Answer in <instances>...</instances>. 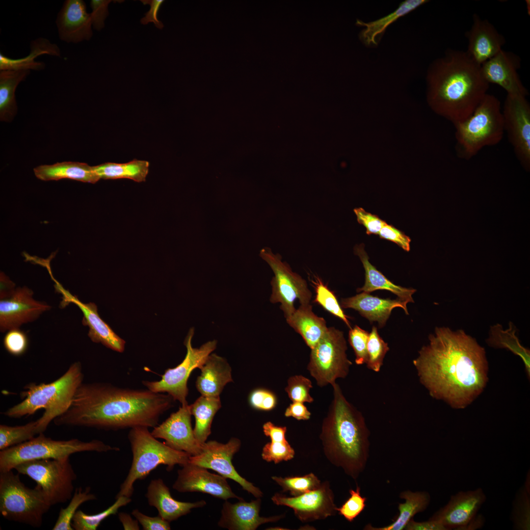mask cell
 Wrapping results in <instances>:
<instances>
[{"label": "cell", "mask_w": 530, "mask_h": 530, "mask_svg": "<svg viewBox=\"0 0 530 530\" xmlns=\"http://www.w3.org/2000/svg\"><path fill=\"white\" fill-rule=\"evenodd\" d=\"M413 363L420 382L433 398L463 408L487 381L484 349L462 330L436 327Z\"/></svg>", "instance_id": "cell-1"}, {"label": "cell", "mask_w": 530, "mask_h": 530, "mask_svg": "<svg viewBox=\"0 0 530 530\" xmlns=\"http://www.w3.org/2000/svg\"><path fill=\"white\" fill-rule=\"evenodd\" d=\"M175 401L168 394L149 389L123 388L110 383H83L68 409L53 421L58 426L118 430L154 427Z\"/></svg>", "instance_id": "cell-2"}, {"label": "cell", "mask_w": 530, "mask_h": 530, "mask_svg": "<svg viewBox=\"0 0 530 530\" xmlns=\"http://www.w3.org/2000/svg\"><path fill=\"white\" fill-rule=\"evenodd\" d=\"M427 102L453 125L468 118L487 94L481 66L466 52L450 50L435 61L427 75Z\"/></svg>", "instance_id": "cell-3"}, {"label": "cell", "mask_w": 530, "mask_h": 530, "mask_svg": "<svg viewBox=\"0 0 530 530\" xmlns=\"http://www.w3.org/2000/svg\"><path fill=\"white\" fill-rule=\"evenodd\" d=\"M332 386L333 398L322 422L320 439L329 461L356 480L369 457L370 432L363 414L347 401L339 384Z\"/></svg>", "instance_id": "cell-4"}, {"label": "cell", "mask_w": 530, "mask_h": 530, "mask_svg": "<svg viewBox=\"0 0 530 530\" xmlns=\"http://www.w3.org/2000/svg\"><path fill=\"white\" fill-rule=\"evenodd\" d=\"M83 379L81 363L74 362L61 376L52 382L26 385L21 393L24 400L3 414L9 418H20L43 408L44 413L37 420L38 434L43 433L52 421L68 409Z\"/></svg>", "instance_id": "cell-5"}, {"label": "cell", "mask_w": 530, "mask_h": 530, "mask_svg": "<svg viewBox=\"0 0 530 530\" xmlns=\"http://www.w3.org/2000/svg\"><path fill=\"white\" fill-rule=\"evenodd\" d=\"M454 126L455 148L460 159H470L484 147L497 145L504 133L499 100L487 93L468 118Z\"/></svg>", "instance_id": "cell-6"}, {"label": "cell", "mask_w": 530, "mask_h": 530, "mask_svg": "<svg viewBox=\"0 0 530 530\" xmlns=\"http://www.w3.org/2000/svg\"><path fill=\"white\" fill-rule=\"evenodd\" d=\"M132 460L128 474L121 484L115 498L126 496L131 498L134 491V483L143 479L159 466L166 465L172 470L176 465L181 467L189 462L190 455L174 450L154 437L148 427L137 426L130 429L128 433Z\"/></svg>", "instance_id": "cell-7"}, {"label": "cell", "mask_w": 530, "mask_h": 530, "mask_svg": "<svg viewBox=\"0 0 530 530\" xmlns=\"http://www.w3.org/2000/svg\"><path fill=\"white\" fill-rule=\"evenodd\" d=\"M119 450V448L112 447L99 440L88 442L78 439L55 440L41 433L26 442L0 450V472L12 470L18 464L31 460L62 459L83 451L106 452Z\"/></svg>", "instance_id": "cell-8"}, {"label": "cell", "mask_w": 530, "mask_h": 530, "mask_svg": "<svg viewBox=\"0 0 530 530\" xmlns=\"http://www.w3.org/2000/svg\"><path fill=\"white\" fill-rule=\"evenodd\" d=\"M19 474L0 472V514L8 521L40 527L52 505L38 486L26 487Z\"/></svg>", "instance_id": "cell-9"}, {"label": "cell", "mask_w": 530, "mask_h": 530, "mask_svg": "<svg viewBox=\"0 0 530 530\" xmlns=\"http://www.w3.org/2000/svg\"><path fill=\"white\" fill-rule=\"evenodd\" d=\"M18 473L33 479L52 505L70 500L77 478L69 457L31 460L17 465Z\"/></svg>", "instance_id": "cell-10"}, {"label": "cell", "mask_w": 530, "mask_h": 530, "mask_svg": "<svg viewBox=\"0 0 530 530\" xmlns=\"http://www.w3.org/2000/svg\"><path fill=\"white\" fill-rule=\"evenodd\" d=\"M344 333L333 327L311 349L307 370L321 387L336 382L348 375L352 362L348 359Z\"/></svg>", "instance_id": "cell-11"}, {"label": "cell", "mask_w": 530, "mask_h": 530, "mask_svg": "<svg viewBox=\"0 0 530 530\" xmlns=\"http://www.w3.org/2000/svg\"><path fill=\"white\" fill-rule=\"evenodd\" d=\"M194 333V328H190L184 343L186 353L179 365L166 370L159 381H142L149 390L155 393H167L182 405L188 404L186 399L188 393L187 381L191 373L196 368L200 369L216 347L215 340L209 341L199 348L193 347L191 342Z\"/></svg>", "instance_id": "cell-12"}, {"label": "cell", "mask_w": 530, "mask_h": 530, "mask_svg": "<svg viewBox=\"0 0 530 530\" xmlns=\"http://www.w3.org/2000/svg\"><path fill=\"white\" fill-rule=\"evenodd\" d=\"M260 257L272 269L274 276L271 281L272 292L270 301L280 303V308L286 318L296 310L294 303L298 299L300 305L310 304L312 293L308 288L306 281L292 271L290 265L282 261L279 254H274L268 248H263Z\"/></svg>", "instance_id": "cell-13"}, {"label": "cell", "mask_w": 530, "mask_h": 530, "mask_svg": "<svg viewBox=\"0 0 530 530\" xmlns=\"http://www.w3.org/2000/svg\"><path fill=\"white\" fill-rule=\"evenodd\" d=\"M504 132L517 160L530 168V105L526 97L507 94L502 108Z\"/></svg>", "instance_id": "cell-14"}, {"label": "cell", "mask_w": 530, "mask_h": 530, "mask_svg": "<svg viewBox=\"0 0 530 530\" xmlns=\"http://www.w3.org/2000/svg\"><path fill=\"white\" fill-rule=\"evenodd\" d=\"M240 446V441L235 437L231 438L226 444L216 441L206 442L202 445V452L190 456L189 462L212 469L225 478L237 482L243 489L256 498L262 497L263 493L260 488L240 476L232 464V459Z\"/></svg>", "instance_id": "cell-15"}, {"label": "cell", "mask_w": 530, "mask_h": 530, "mask_svg": "<svg viewBox=\"0 0 530 530\" xmlns=\"http://www.w3.org/2000/svg\"><path fill=\"white\" fill-rule=\"evenodd\" d=\"M271 500L277 505L292 509L296 518L304 523L324 520L337 512L334 493L328 481L321 482L315 490L296 497L276 493Z\"/></svg>", "instance_id": "cell-16"}, {"label": "cell", "mask_w": 530, "mask_h": 530, "mask_svg": "<svg viewBox=\"0 0 530 530\" xmlns=\"http://www.w3.org/2000/svg\"><path fill=\"white\" fill-rule=\"evenodd\" d=\"M207 469L188 462L178 471L173 488L180 493H207L225 501L230 498L243 499L233 492L226 478Z\"/></svg>", "instance_id": "cell-17"}, {"label": "cell", "mask_w": 530, "mask_h": 530, "mask_svg": "<svg viewBox=\"0 0 530 530\" xmlns=\"http://www.w3.org/2000/svg\"><path fill=\"white\" fill-rule=\"evenodd\" d=\"M191 415L189 405H182L177 412L155 426L151 433L157 439H163L166 445L174 450L190 456L199 454L202 451V446L194 436Z\"/></svg>", "instance_id": "cell-18"}, {"label": "cell", "mask_w": 530, "mask_h": 530, "mask_svg": "<svg viewBox=\"0 0 530 530\" xmlns=\"http://www.w3.org/2000/svg\"><path fill=\"white\" fill-rule=\"evenodd\" d=\"M33 291L26 286L16 289L13 295L0 301V330L2 332L18 328L22 324L37 319L51 306L35 300Z\"/></svg>", "instance_id": "cell-19"}, {"label": "cell", "mask_w": 530, "mask_h": 530, "mask_svg": "<svg viewBox=\"0 0 530 530\" xmlns=\"http://www.w3.org/2000/svg\"><path fill=\"white\" fill-rule=\"evenodd\" d=\"M54 281V288L62 295L60 306L64 308L70 303L76 305L82 312L83 317L82 323L89 328L88 336L91 340L113 350L122 352L125 349V341L118 336L100 317L97 306L93 302L84 303L77 296L72 294L51 275Z\"/></svg>", "instance_id": "cell-20"}, {"label": "cell", "mask_w": 530, "mask_h": 530, "mask_svg": "<svg viewBox=\"0 0 530 530\" xmlns=\"http://www.w3.org/2000/svg\"><path fill=\"white\" fill-rule=\"evenodd\" d=\"M485 500L481 488L459 492L451 496L448 503L429 519L440 523L447 530L465 529L476 518Z\"/></svg>", "instance_id": "cell-21"}, {"label": "cell", "mask_w": 530, "mask_h": 530, "mask_svg": "<svg viewBox=\"0 0 530 530\" xmlns=\"http://www.w3.org/2000/svg\"><path fill=\"white\" fill-rule=\"evenodd\" d=\"M520 59L513 53L502 50L481 66L482 74L489 83L496 84L507 94L527 96L528 91L518 73Z\"/></svg>", "instance_id": "cell-22"}, {"label": "cell", "mask_w": 530, "mask_h": 530, "mask_svg": "<svg viewBox=\"0 0 530 530\" xmlns=\"http://www.w3.org/2000/svg\"><path fill=\"white\" fill-rule=\"evenodd\" d=\"M59 38L68 43L89 40L93 36L90 13L82 0H66L55 21Z\"/></svg>", "instance_id": "cell-23"}, {"label": "cell", "mask_w": 530, "mask_h": 530, "mask_svg": "<svg viewBox=\"0 0 530 530\" xmlns=\"http://www.w3.org/2000/svg\"><path fill=\"white\" fill-rule=\"evenodd\" d=\"M468 45L466 53L476 63L481 65L502 50L504 37L488 21L474 14L470 29L466 33Z\"/></svg>", "instance_id": "cell-24"}, {"label": "cell", "mask_w": 530, "mask_h": 530, "mask_svg": "<svg viewBox=\"0 0 530 530\" xmlns=\"http://www.w3.org/2000/svg\"><path fill=\"white\" fill-rule=\"evenodd\" d=\"M261 505L260 498L250 502L242 499L235 504L225 500L218 525L230 530H255L263 524L277 522L284 516L280 515L261 517L259 515Z\"/></svg>", "instance_id": "cell-25"}, {"label": "cell", "mask_w": 530, "mask_h": 530, "mask_svg": "<svg viewBox=\"0 0 530 530\" xmlns=\"http://www.w3.org/2000/svg\"><path fill=\"white\" fill-rule=\"evenodd\" d=\"M407 304L398 298L384 299L362 292L350 297L342 298L340 304L343 308H351L358 311L371 323L377 322L379 327L381 328L385 326L395 308H401L405 314L408 315Z\"/></svg>", "instance_id": "cell-26"}, {"label": "cell", "mask_w": 530, "mask_h": 530, "mask_svg": "<svg viewBox=\"0 0 530 530\" xmlns=\"http://www.w3.org/2000/svg\"><path fill=\"white\" fill-rule=\"evenodd\" d=\"M145 497L149 505L156 507L164 520L170 522L190 513L193 508L206 504L204 500L196 502H184L174 499L169 488L161 478L151 480Z\"/></svg>", "instance_id": "cell-27"}, {"label": "cell", "mask_w": 530, "mask_h": 530, "mask_svg": "<svg viewBox=\"0 0 530 530\" xmlns=\"http://www.w3.org/2000/svg\"><path fill=\"white\" fill-rule=\"evenodd\" d=\"M196 387L202 396L218 397L224 386L233 381L231 368L223 357L211 354L201 368Z\"/></svg>", "instance_id": "cell-28"}, {"label": "cell", "mask_w": 530, "mask_h": 530, "mask_svg": "<svg viewBox=\"0 0 530 530\" xmlns=\"http://www.w3.org/2000/svg\"><path fill=\"white\" fill-rule=\"evenodd\" d=\"M354 252L359 257L365 271V284L357 289V292L370 293L376 290H384L393 292L398 299L407 303L414 302L412 295L416 290L396 285L388 279L370 262L364 244L356 245Z\"/></svg>", "instance_id": "cell-29"}, {"label": "cell", "mask_w": 530, "mask_h": 530, "mask_svg": "<svg viewBox=\"0 0 530 530\" xmlns=\"http://www.w3.org/2000/svg\"><path fill=\"white\" fill-rule=\"evenodd\" d=\"M33 171L38 179L44 181L68 179L95 184L100 179L93 166L79 162L64 161L41 165L34 168Z\"/></svg>", "instance_id": "cell-30"}, {"label": "cell", "mask_w": 530, "mask_h": 530, "mask_svg": "<svg viewBox=\"0 0 530 530\" xmlns=\"http://www.w3.org/2000/svg\"><path fill=\"white\" fill-rule=\"evenodd\" d=\"M286 321L301 336L311 349L317 344L328 328L325 320L313 312L310 304L300 305Z\"/></svg>", "instance_id": "cell-31"}, {"label": "cell", "mask_w": 530, "mask_h": 530, "mask_svg": "<svg viewBox=\"0 0 530 530\" xmlns=\"http://www.w3.org/2000/svg\"><path fill=\"white\" fill-rule=\"evenodd\" d=\"M30 53L22 58L13 59L0 54V71L6 70H33L40 71L45 67L44 62L37 61L35 58L42 54L60 56V50L55 44L52 43L47 39L40 37L32 41L30 45Z\"/></svg>", "instance_id": "cell-32"}, {"label": "cell", "mask_w": 530, "mask_h": 530, "mask_svg": "<svg viewBox=\"0 0 530 530\" xmlns=\"http://www.w3.org/2000/svg\"><path fill=\"white\" fill-rule=\"evenodd\" d=\"M399 497L405 501L399 503V514L395 521L386 526L381 528L373 527L367 525L364 530H403L408 522L417 513L423 512L428 506L430 496L425 491L412 492L410 490L400 493Z\"/></svg>", "instance_id": "cell-33"}, {"label": "cell", "mask_w": 530, "mask_h": 530, "mask_svg": "<svg viewBox=\"0 0 530 530\" xmlns=\"http://www.w3.org/2000/svg\"><path fill=\"white\" fill-rule=\"evenodd\" d=\"M265 435L269 437L270 442L263 447L262 457L266 462L278 464L292 459L295 455L294 449L287 440L285 435L286 426H280L267 422L263 425Z\"/></svg>", "instance_id": "cell-34"}, {"label": "cell", "mask_w": 530, "mask_h": 530, "mask_svg": "<svg viewBox=\"0 0 530 530\" xmlns=\"http://www.w3.org/2000/svg\"><path fill=\"white\" fill-rule=\"evenodd\" d=\"M30 73L28 70H6L0 71V119L9 121L17 111L15 92L18 84Z\"/></svg>", "instance_id": "cell-35"}, {"label": "cell", "mask_w": 530, "mask_h": 530, "mask_svg": "<svg viewBox=\"0 0 530 530\" xmlns=\"http://www.w3.org/2000/svg\"><path fill=\"white\" fill-rule=\"evenodd\" d=\"M191 415L195 418L193 429L195 438L202 446L211 433V425L213 417L221 407L219 396H202L189 405Z\"/></svg>", "instance_id": "cell-36"}, {"label": "cell", "mask_w": 530, "mask_h": 530, "mask_svg": "<svg viewBox=\"0 0 530 530\" xmlns=\"http://www.w3.org/2000/svg\"><path fill=\"white\" fill-rule=\"evenodd\" d=\"M427 1L426 0H405L400 3L394 11L377 20L368 23L357 20L358 25L365 27L360 33L362 41L367 46L376 45V37L382 34L390 25Z\"/></svg>", "instance_id": "cell-37"}, {"label": "cell", "mask_w": 530, "mask_h": 530, "mask_svg": "<svg viewBox=\"0 0 530 530\" xmlns=\"http://www.w3.org/2000/svg\"><path fill=\"white\" fill-rule=\"evenodd\" d=\"M149 162L133 159L124 163L106 162L93 166L100 179H129L136 182H144L149 172Z\"/></svg>", "instance_id": "cell-38"}, {"label": "cell", "mask_w": 530, "mask_h": 530, "mask_svg": "<svg viewBox=\"0 0 530 530\" xmlns=\"http://www.w3.org/2000/svg\"><path fill=\"white\" fill-rule=\"evenodd\" d=\"M509 328L504 330L500 324L490 327L487 342L490 346L504 348L519 356L523 361L527 373L530 375V350L522 346L516 335V329L513 323H509Z\"/></svg>", "instance_id": "cell-39"}, {"label": "cell", "mask_w": 530, "mask_h": 530, "mask_svg": "<svg viewBox=\"0 0 530 530\" xmlns=\"http://www.w3.org/2000/svg\"><path fill=\"white\" fill-rule=\"evenodd\" d=\"M115 502L106 509L98 513L90 515L81 510H77L72 520V527L75 530H96L106 518L117 513L119 508L129 504L130 497L121 496L115 498Z\"/></svg>", "instance_id": "cell-40"}, {"label": "cell", "mask_w": 530, "mask_h": 530, "mask_svg": "<svg viewBox=\"0 0 530 530\" xmlns=\"http://www.w3.org/2000/svg\"><path fill=\"white\" fill-rule=\"evenodd\" d=\"M97 499L96 496L90 493V487L83 489L81 487L75 489L69 504L61 508L58 518L53 528V530H74L72 520L79 506L84 503Z\"/></svg>", "instance_id": "cell-41"}, {"label": "cell", "mask_w": 530, "mask_h": 530, "mask_svg": "<svg viewBox=\"0 0 530 530\" xmlns=\"http://www.w3.org/2000/svg\"><path fill=\"white\" fill-rule=\"evenodd\" d=\"M37 420L24 425L9 426L0 425V450L26 442L38 434Z\"/></svg>", "instance_id": "cell-42"}, {"label": "cell", "mask_w": 530, "mask_h": 530, "mask_svg": "<svg viewBox=\"0 0 530 530\" xmlns=\"http://www.w3.org/2000/svg\"><path fill=\"white\" fill-rule=\"evenodd\" d=\"M271 478L281 487L283 492L289 491L292 497H296L318 488L321 481L313 473L301 477H281L272 476Z\"/></svg>", "instance_id": "cell-43"}, {"label": "cell", "mask_w": 530, "mask_h": 530, "mask_svg": "<svg viewBox=\"0 0 530 530\" xmlns=\"http://www.w3.org/2000/svg\"><path fill=\"white\" fill-rule=\"evenodd\" d=\"M315 289L316 296L314 302L321 305L326 311L342 319L349 328L351 324L349 317L344 313L340 304L333 292L318 277L312 281Z\"/></svg>", "instance_id": "cell-44"}, {"label": "cell", "mask_w": 530, "mask_h": 530, "mask_svg": "<svg viewBox=\"0 0 530 530\" xmlns=\"http://www.w3.org/2000/svg\"><path fill=\"white\" fill-rule=\"evenodd\" d=\"M389 349L388 344L379 336L377 328L373 326L369 333L367 343V368L375 372H379L383 365L384 358Z\"/></svg>", "instance_id": "cell-45"}, {"label": "cell", "mask_w": 530, "mask_h": 530, "mask_svg": "<svg viewBox=\"0 0 530 530\" xmlns=\"http://www.w3.org/2000/svg\"><path fill=\"white\" fill-rule=\"evenodd\" d=\"M287 383L285 390L292 402L311 403L313 401L314 399L309 393L313 387L309 379L301 375H296L290 377Z\"/></svg>", "instance_id": "cell-46"}, {"label": "cell", "mask_w": 530, "mask_h": 530, "mask_svg": "<svg viewBox=\"0 0 530 530\" xmlns=\"http://www.w3.org/2000/svg\"><path fill=\"white\" fill-rule=\"evenodd\" d=\"M350 497L336 510L339 514L348 522H352L364 510L366 507L367 498L360 494V488L356 486V490L350 489Z\"/></svg>", "instance_id": "cell-47"}, {"label": "cell", "mask_w": 530, "mask_h": 530, "mask_svg": "<svg viewBox=\"0 0 530 530\" xmlns=\"http://www.w3.org/2000/svg\"><path fill=\"white\" fill-rule=\"evenodd\" d=\"M369 333L368 331L355 325L350 329L348 333L349 343L355 355V363L361 365L366 364L368 355L367 343Z\"/></svg>", "instance_id": "cell-48"}, {"label": "cell", "mask_w": 530, "mask_h": 530, "mask_svg": "<svg viewBox=\"0 0 530 530\" xmlns=\"http://www.w3.org/2000/svg\"><path fill=\"white\" fill-rule=\"evenodd\" d=\"M3 344L6 350L15 356L22 355L28 346V339L26 334L19 328L8 331L3 339Z\"/></svg>", "instance_id": "cell-49"}, {"label": "cell", "mask_w": 530, "mask_h": 530, "mask_svg": "<svg viewBox=\"0 0 530 530\" xmlns=\"http://www.w3.org/2000/svg\"><path fill=\"white\" fill-rule=\"evenodd\" d=\"M248 401L250 406L257 410L270 411L277 404V398L271 391L265 389H256L250 394Z\"/></svg>", "instance_id": "cell-50"}, {"label": "cell", "mask_w": 530, "mask_h": 530, "mask_svg": "<svg viewBox=\"0 0 530 530\" xmlns=\"http://www.w3.org/2000/svg\"><path fill=\"white\" fill-rule=\"evenodd\" d=\"M358 222L363 225L367 235L378 234L383 226L387 223L377 215L366 212L362 208L354 209Z\"/></svg>", "instance_id": "cell-51"}, {"label": "cell", "mask_w": 530, "mask_h": 530, "mask_svg": "<svg viewBox=\"0 0 530 530\" xmlns=\"http://www.w3.org/2000/svg\"><path fill=\"white\" fill-rule=\"evenodd\" d=\"M110 0H91L90 13L93 28L98 31L105 27V20L109 15L108 5Z\"/></svg>", "instance_id": "cell-52"}, {"label": "cell", "mask_w": 530, "mask_h": 530, "mask_svg": "<svg viewBox=\"0 0 530 530\" xmlns=\"http://www.w3.org/2000/svg\"><path fill=\"white\" fill-rule=\"evenodd\" d=\"M378 235L381 238L394 242L406 251L410 250V238L391 225L385 224Z\"/></svg>", "instance_id": "cell-53"}, {"label": "cell", "mask_w": 530, "mask_h": 530, "mask_svg": "<svg viewBox=\"0 0 530 530\" xmlns=\"http://www.w3.org/2000/svg\"><path fill=\"white\" fill-rule=\"evenodd\" d=\"M132 514L138 521L144 530H169L170 522L162 519L159 515L155 517L147 516L138 509H134Z\"/></svg>", "instance_id": "cell-54"}, {"label": "cell", "mask_w": 530, "mask_h": 530, "mask_svg": "<svg viewBox=\"0 0 530 530\" xmlns=\"http://www.w3.org/2000/svg\"><path fill=\"white\" fill-rule=\"evenodd\" d=\"M140 1L144 5H149L150 6L149 10L145 14L144 17L141 19V24L146 25L149 23H153L156 27L161 29L164 26L162 23L158 19V13L164 0H141Z\"/></svg>", "instance_id": "cell-55"}, {"label": "cell", "mask_w": 530, "mask_h": 530, "mask_svg": "<svg viewBox=\"0 0 530 530\" xmlns=\"http://www.w3.org/2000/svg\"><path fill=\"white\" fill-rule=\"evenodd\" d=\"M284 414L286 417H292L297 420H307L310 418L311 413L303 403L292 402L287 408Z\"/></svg>", "instance_id": "cell-56"}, {"label": "cell", "mask_w": 530, "mask_h": 530, "mask_svg": "<svg viewBox=\"0 0 530 530\" xmlns=\"http://www.w3.org/2000/svg\"><path fill=\"white\" fill-rule=\"evenodd\" d=\"M406 530H447L440 523L429 519L427 521L418 522L412 519L405 528Z\"/></svg>", "instance_id": "cell-57"}, {"label": "cell", "mask_w": 530, "mask_h": 530, "mask_svg": "<svg viewBox=\"0 0 530 530\" xmlns=\"http://www.w3.org/2000/svg\"><path fill=\"white\" fill-rule=\"evenodd\" d=\"M15 284L3 272L0 275V298L4 299L11 297L16 290Z\"/></svg>", "instance_id": "cell-58"}, {"label": "cell", "mask_w": 530, "mask_h": 530, "mask_svg": "<svg viewBox=\"0 0 530 530\" xmlns=\"http://www.w3.org/2000/svg\"><path fill=\"white\" fill-rule=\"evenodd\" d=\"M118 518L125 530H139V522L132 518L128 513L123 512L118 513Z\"/></svg>", "instance_id": "cell-59"}]
</instances>
